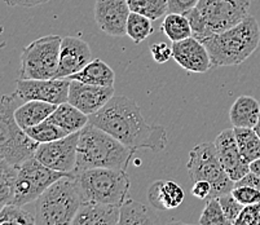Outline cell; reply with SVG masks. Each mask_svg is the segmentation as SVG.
Instances as JSON below:
<instances>
[{"label": "cell", "instance_id": "1", "mask_svg": "<svg viewBox=\"0 0 260 225\" xmlns=\"http://www.w3.org/2000/svg\"><path fill=\"white\" fill-rule=\"evenodd\" d=\"M89 123L104 130L132 150L149 149L162 151L167 146V131L163 125L149 124L141 109L126 96L113 97L101 110L89 115Z\"/></svg>", "mask_w": 260, "mask_h": 225}, {"label": "cell", "instance_id": "2", "mask_svg": "<svg viewBox=\"0 0 260 225\" xmlns=\"http://www.w3.org/2000/svg\"><path fill=\"white\" fill-rule=\"evenodd\" d=\"M135 150L96 125L88 124L80 131L77 166L74 174L92 168H112L126 171Z\"/></svg>", "mask_w": 260, "mask_h": 225}, {"label": "cell", "instance_id": "3", "mask_svg": "<svg viewBox=\"0 0 260 225\" xmlns=\"http://www.w3.org/2000/svg\"><path fill=\"white\" fill-rule=\"evenodd\" d=\"M202 43L209 51L211 69L237 66L247 60L259 47V23L250 15L232 29L203 39Z\"/></svg>", "mask_w": 260, "mask_h": 225}, {"label": "cell", "instance_id": "4", "mask_svg": "<svg viewBox=\"0 0 260 225\" xmlns=\"http://www.w3.org/2000/svg\"><path fill=\"white\" fill-rule=\"evenodd\" d=\"M251 0H200L185 13L193 37L201 40L226 31L250 16Z\"/></svg>", "mask_w": 260, "mask_h": 225}, {"label": "cell", "instance_id": "5", "mask_svg": "<svg viewBox=\"0 0 260 225\" xmlns=\"http://www.w3.org/2000/svg\"><path fill=\"white\" fill-rule=\"evenodd\" d=\"M82 203L77 175H68L52 184L35 201L38 225H72Z\"/></svg>", "mask_w": 260, "mask_h": 225}, {"label": "cell", "instance_id": "6", "mask_svg": "<svg viewBox=\"0 0 260 225\" xmlns=\"http://www.w3.org/2000/svg\"><path fill=\"white\" fill-rule=\"evenodd\" d=\"M22 100L13 92L0 101V159L20 166L35 157L39 143L26 134L15 118V111Z\"/></svg>", "mask_w": 260, "mask_h": 225}, {"label": "cell", "instance_id": "7", "mask_svg": "<svg viewBox=\"0 0 260 225\" xmlns=\"http://www.w3.org/2000/svg\"><path fill=\"white\" fill-rule=\"evenodd\" d=\"M80 186L83 202L122 207L129 189V177L126 171L112 168H92L75 174Z\"/></svg>", "mask_w": 260, "mask_h": 225}, {"label": "cell", "instance_id": "8", "mask_svg": "<svg viewBox=\"0 0 260 225\" xmlns=\"http://www.w3.org/2000/svg\"><path fill=\"white\" fill-rule=\"evenodd\" d=\"M189 177L196 181L211 184V198L232 193L236 182L229 177L221 165L214 143H202L193 146L186 163Z\"/></svg>", "mask_w": 260, "mask_h": 225}, {"label": "cell", "instance_id": "9", "mask_svg": "<svg viewBox=\"0 0 260 225\" xmlns=\"http://www.w3.org/2000/svg\"><path fill=\"white\" fill-rule=\"evenodd\" d=\"M61 43L60 35H47L26 46L20 56L18 79H54L60 62Z\"/></svg>", "mask_w": 260, "mask_h": 225}, {"label": "cell", "instance_id": "10", "mask_svg": "<svg viewBox=\"0 0 260 225\" xmlns=\"http://www.w3.org/2000/svg\"><path fill=\"white\" fill-rule=\"evenodd\" d=\"M72 174L54 171L37 158H30L18 166L15 198L12 205L26 206L35 202L52 184Z\"/></svg>", "mask_w": 260, "mask_h": 225}, {"label": "cell", "instance_id": "11", "mask_svg": "<svg viewBox=\"0 0 260 225\" xmlns=\"http://www.w3.org/2000/svg\"><path fill=\"white\" fill-rule=\"evenodd\" d=\"M79 136L80 131L68 135L60 140H54L51 143L39 144L35 158L54 171L74 174Z\"/></svg>", "mask_w": 260, "mask_h": 225}, {"label": "cell", "instance_id": "12", "mask_svg": "<svg viewBox=\"0 0 260 225\" xmlns=\"http://www.w3.org/2000/svg\"><path fill=\"white\" fill-rule=\"evenodd\" d=\"M72 80L65 79H18L15 93L22 103L26 101H44V103H68Z\"/></svg>", "mask_w": 260, "mask_h": 225}, {"label": "cell", "instance_id": "13", "mask_svg": "<svg viewBox=\"0 0 260 225\" xmlns=\"http://www.w3.org/2000/svg\"><path fill=\"white\" fill-rule=\"evenodd\" d=\"M131 15L127 0H96L94 20L101 31L110 37L127 35V22Z\"/></svg>", "mask_w": 260, "mask_h": 225}, {"label": "cell", "instance_id": "14", "mask_svg": "<svg viewBox=\"0 0 260 225\" xmlns=\"http://www.w3.org/2000/svg\"><path fill=\"white\" fill-rule=\"evenodd\" d=\"M92 58V51L88 43L77 37L62 38L60 49V62L54 79H65L79 73L86 68Z\"/></svg>", "mask_w": 260, "mask_h": 225}, {"label": "cell", "instance_id": "15", "mask_svg": "<svg viewBox=\"0 0 260 225\" xmlns=\"http://www.w3.org/2000/svg\"><path fill=\"white\" fill-rule=\"evenodd\" d=\"M114 97V87H100L72 80L68 103L92 115L104 108Z\"/></svg>", "mask_w": 260, "mask_h": 225}, {"label": "cell", "instance_id": "16", "mask_svg": "<svg viewBox=\"0 0 260 225\" xmlns=\"http://www.w3.org/2000/svg\"><path fill=\"white\" fill-rule=\"evenodd\" d=\"M214 144L224 170L233 181H238L246 174H249L250 163L246 162L241 155L237 140H236L235 130H224L223 132L217 135Z\"/></svg>", "mask_w": 260, "mask_h": 225}, {"label": "cell", "instance_id": "17", "mask_svg": "<svg viewBox=\"0 0 260 225\" xmlns=\"http://www.w3.org/2000/svg\"><path fill=\"white\" fill-rule=\"evenodd\" d=\"M172 58L189 73L203 74L211 69L209 51L194 37L172 43Z\"/></svg>", "mask_w": 260, "mask_h": 225}, {"label": "cell", "instance_id": "18", "mask_svg": "<svg viewBox=\"0 0 260 225\" xmlns=\"http://www.w3.org/2000/svg\"><path fill=\"white\" fill-rule=\"evenodd\" d=\"M185 198L183 188L172 180H158L148 189L149 203L157 210H174Z\"/></svg>", "mask_w": 260, "mask_h": 225}, {"label": "cell", "instance_id": "19", "mask_svg": "<svg viewBox=\"0 0 260 225\" xmlns=\"http://www.w3.org/2000/svg\"><path fill=\"white\" fill-rule=\"evenodd\" d=\"M120 207L96 202H83L72 225H118Z\"/></svg>", "mask_w": 260, "mask_h": 225}, {"label": "cell", "instance_id": "20", "mask_svg": "<svg viewBox=\"0 0 260 225\" xmlns=\"http://www.w3.org/2000/svg\"><path fill=\"white\" fill-rule=\"evenodd\" d=\"M260 118V104L251 96H240L229 110V119L236 128H254Z\"/></svg>", "mask_w": 260, "mask_h": 225}, {"label": "cell", "instance_id": "21", "mask_svg": "<svg viewBox=\"0 0 260 225\" xmlns=\"http://www.w3.org/2000/svg\"><path fill=\"white\" fill-rule=\"evenodd\" d=\"M58 105L44 101H26L15 111V118L22 130H29L48 119Z\"/></svg>", "mask_w": 260, "mask_h": 225}, {"label": "cell", "instance_id": "22", "mask_svg": "<svg viewBox=\"0 0 260 225\" xmlns=\"http://www.w3.org/2000/svg\"><path fill=\"white\" fill-rule=\"evenodd\" d=\"M68 79L92 84V86L114 87L115 74L108 63L104 62L100 58H93L86 68Z\"/></svg>", "mask_w": 260, "mask_h": 225}, {"label": "cell", "instance_id": "23", "mask_svg": "<svg viewBox=\"0 0 260 225\" xmlns=\"http://www.w3.org/2000/svg\"><path fill=\"white\" fill-rule=\"evenodd\" d=\"M48 119L70 135L82 131L89 123V115L84 114L72 104L63 103L57 106Z\"/></svg>", "mask_w": 260, "mask_h": 225}, {"label": "cell", "instance_id": "24", "mask_svg": "<svg viewBox=\"0 0 260 225\" xmlns=\"http://www.w3.org/2000/svg\"><path fill=\"white\" fill-rule=\"evenodd\" d=\"M118 225H160V222L148 206L128 198L120 207Z\"/></svg>", "mask_w": 260, "mask_h": 225}, {"label": "cell", "instance_id": "25", "mask_svg": "<svg viewBox=\"0 0 260 225\" xmlns=\"http://www.w3.org/2000/svg\"><path fill=\"white\" fill-rule=\"evenodd\" d=\"M160 30L172 43L193 37L190 22L186 15L183 13H167L160 26Z\"/></svg>", "mask_w": 260, "mask_h": 225}, {"label": "cell", "instance_id": "26", "mask_svg": "<svg viewBox=\"0 0 260 225\" xmlns=\"http://www.w3.org/2000/svg\"><path fill=\"white\" fill-rule=\"evenodd\" d=\"M18 166L0 160V205H12L15 198Z\"/></svg>", "mask_w": 260, "mask_h": 225}, {"label": "cell", "instance_id": "27", "mask_svg": "<svg viewBox=\"0 0 260 225\" xmlns=\"http://www.w3.org/2000/svg\"><path fill=\"white\" fill-rule=\"evenodd\" d=\"M241 155L247 163L260 158V139L254 128H233Z\"/></svg>", "mask_w": 260, "mask_h": 225}, {"label": "cell", "instance_id": "28", "mask_svg": "<svg viewBox=\"0 0 260 225\" xmlns=\"http://www.w3.org/2000/svg\"><path fill=\"white\" fill-rule=\"evenodd\" d=\"M131 12L143 15L152 21L159 20L169 13L167 0H127Z\"/></svg>", "mask_w": 260, "mask_h": 225}, {"label": "cell", "instance_id": "29", "mask_svg": "<svg viewBox=\"0 0 260 225\" xmlns=\"http://www.w3.org/2000/svg\"><path fill=\"white\" fill-rule=\"evenodd\" d=\"M0 225H38L37 216L23 206L7 205L2 207Z\"/></svg>", "mask_w": 260, "mask_h": 225}, {"label": "cell", "instance_id": "30", "mask_svg": "<svg viewBox=\"0 0 260 225\" xmlns=\"http://www.w3.org/2000/svg\"><path fill=\"white\" fill-rule=\"evenodd\" d=\"M153 31H154V29H153V23L150 18L131 12L128 22H127V37L131 38L132 42H135L136 44L141 43L145 39H148L153 34Z\"/></svg>", "mask_w": 260, "mask_h": 225}, {"label": "cell", "instance_id": "31", "mask_svg": "<svg viewBox=\"0 0 260 225\" xmlns=\"http://www.w3.org/2000/svg\"><path fill=\"white\" fill-rule=\"evenodd\" d=\"M26 134L39 144L51 143V141H54V140H60L62 137L68 136V134L62 128H60L58 125L52 123L49 119L44 120V122L35 125V127L26 130Z\"/></svg>", "mask_w": 260, "mask_h": 225}, {"label": "cell", "instance_id": "32", "mask_svg": "<svg viewBox=\"0 0 260 225\" xmlns=\"http://www.w3.org/2000/svg\"><path fill=\"white\" fill-rule=\"evenodd\" d=\"M201 225H233L224 214L220 202L217 198L207 201L200 217Z\"/></svg>", "mask_w": 260, "mask_h": 225}, {"label": "cell", "instance_id": "33", "mask_svg": "<svg viewBox=\"0 0 260 225\" xmlns=\"http://www.w3.org/2000/svg\"><path fill=\"white\" fill-rule=\"evenodd\" d=\"M217 200H219V202H220L221 208H223L224 214H225V216L228 217L229 221H231L232 224H235V221L237 220V217L240 216L241 211L243 210L245 206H243L242 203L238 202L232 193L217 197Z\"/></svg>", "mask_w": 260, "mask_h": 225}, {"label": "cell", "instance_id": "34", "mask_svg": "<svg viewBox=\"0 0 260 225\" xmlns=\"http://www.w3.org/2000/svg\"><path fill=\"white\" fill-rule=\"evenodd\" d=\"M232 194L243 206L260 203V190L250 188V186H235L232 190Z\"/></svg>", "mask_w": 260, "mask_h": 225}, {"label": "cell", "instance_id": "35", "mask_svg": "<svg viewBox=\"0 0 260 225\" xmlns=\"http://www.w3.org/2000/svg\"><path fill=\"white\" fill-rule=\"evenodd\" d=\"M233 225H260V203L245 206Z\"/></svg>", "mask_w": 260, "mask_h": 225}, {"label": "cell", "instance_id": "36", "mask_svg": "<svg viewBox=\"0 0 260 225\" xmlns=\"http://www.w3.org/2000/svg\"><path fill=\"white\" fill-rule=\"evenodd\" d=\"M150 53H152L153 60L157 63H166L172 57V46L165 42L154 43L150 47Z\"/></svg>", "mask_w": 260, "mask_h": 225}, {"label": "cell", "instance_id": "37", "mask_svg": "<svg viewBox=\"0 0 260 225\" xmlns=\"http://www.w3.org/2000/svg\"><path fill=\"white\" fill-rule=\"evenodd\" d=\"M169 2V13H188L194 8L200 0H167Z\"/></svg>", "mask_w": 260, "mask_h": 225}, {"label": "cell", "instance_id": "38", "mask_svg": "<svg viewBox=\"0 0 260 225\" xmlns=\"http://www.w3.org/2000/svg\"><path fill=\"white\" fill-rule=\"evenodd\" d=\"M211 184L207 181H196L193 188H191V194L198 198V200L209 201L211 198Z\"/></svg>", "mask_w": 260, "mask_h": 225}, {"label": "cell", "instance_id": "39", "mask_svg": "<svg viewBox=\"0 0 260 225\" xmlns=\"http://www.w3.org/2000/svg\"><path fill=\"white\" fill-rule=\"evenodd\" d=\"M235 186H250V188L260 190V176H257L256 174L250 171L249 174H246L242 179L236 181Z\"/></svg>", "mask_w": 260, "mask_h": 225}, {"label": "cell", "instance_id": "40", "mask_svg": "<svg viewBox=\"0 0 260 225\" xmlns=\"http://www.w3.org/2000/svg\"><path fill=\"white\" fill-rule=\"evenodd\" d=\"M11 7H23V8H32V7L44 4L49 0H4Z\"/></svg>", "mask_w": 260, "mask_h": 225}, {"label": "cell", "instance_id": "41", "mask_svg": "<svg viewBox=\"0 0 260 225\" xmlns=\"http://www.w3.org/2000/svg\"><path fill=\"white\" fill-rule=\"evenodd\" d=\"M250 171L256 174L257 176H260V158L259 159L254 160V162L250 163Z\"/></svg>", "mask_w": 260, "mask_h": 225}, {"label": "cell", "instance_id": "42", "mask_svg": "<svg viewBox=\"0 0 260 225\" xmlns=\"http://www.w3.org/2000/svg\"><path fill=\"white\" fill-rule=\"evenodd\" d=\"M166 225H201V224H189V222H184V221H176V220H174V221L169 222V224Z\"/></svg>", "mask_w": 260, "mask_h": 225}, {"label": "cell", "instance_id": "43", "mask_svg": "<svg viewBox=\"0 0 260 225\" xmlns=\"http://www.w3.org/2000/svg\"><path fill=\"white\" fill-rule=\"evenodd\" d=\"M254 130H255V132H256L257 136H259V139H260V118H259V120H257L256 125L254 127Z\"/></svg>", "mask_w": 260, "mask_h": 225}]
</instances>
